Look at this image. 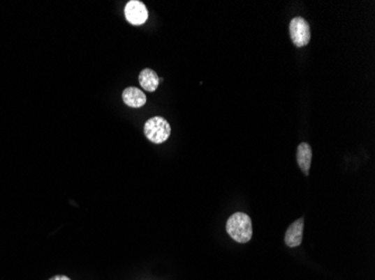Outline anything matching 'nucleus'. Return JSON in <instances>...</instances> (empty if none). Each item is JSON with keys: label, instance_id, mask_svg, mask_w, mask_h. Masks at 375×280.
<instances>
[{"label": "nucleus", "instance_id": "f257e3e1", "mask_svg": "<svg viewBox=\"0 0 375 280\" xmlns=\"http://www.w3.org/2000/svg\"><path fill=\"white\" fill-rule=\"evenodd\" d=\"M226 231L229 237L236 242H249L253 235L252 220L243 212L234 213L227 221Z\"/></svg>", "mask_w": 375, "mask_h": 280}, {"label": "nucleus", "instance_id": "f03ea898", "mask_svg": "<svg viewBox=\"0 0 375 280\" xmlns=\"http://www.w3.org/2000/svg\"><path fill=\"white\" fill-rule=\"evenodd\" d=\"M144 134L149 141L162 143L169 139L170 134H171V126L164 118H151L144 126Z\"/></svg>", "mask_w": 375, "mask_h": 280}, {"label": "nucleus", "instance_id": "7ed1b4c3", "mask_svg": "<svg viewBox=\"0 0 375 280\" xmlns=\"http://www.w3.org/2000/svg\"><path fill=\"white\" fill-rule=\"evenodd\" d=\"M290 36L297 47L308 45L311 38L310 26L304 18L295 17L290 23Z\"/></svg>", "mask_w": 375, "mask_h": 280}, {"label": "nucleus", "instance_id": "20e7f679", "mask_svg": "<svg viewBox=\"0 0 375 280\" xmlns=\"http://www.w3.org/2000/svg\"><path fill=\"white\" fill-rule=\"evenodd\" d=\"M125 17L132 25L140 26L147 22L149 12L147 6L138 0H131L125 6Z\"/></svg>", "mask_w": 375, "mask_h": 280}, {"label": "nucleus", "instance_id": "39448f33", "mask_svg": "<svg viewBox=\"0 0 375 280\" xmlns=\"http://www.w3.org/2000/svg\"><path fill=\"white\" fill-rule=\"evenodd\" d=\"M304 217H301L299 220L289 226L286 229V235H284V242L286 246L290 248H295L299 247L302 242V237H304Z\"/></svg>", "mask_w": 375, "mask_h": 280}, {"label": "nucleus", "instance_id": "423d86ee", "mask_svg": "<svg viewBox=\"0 0 375 280\" xmlns=\"http://www.w3.org/2000/svg\"><path fill=\"white\" fill-rule=\"evenodd\" d=\"M123 100L128 107L140 108L147 103V95L142 90L138 89L135 86H129L127 89L124 90Z\"/></svg>", "mask_w": 375, "mask_h": 280}, {"label": "nucleus", "instance_id": "0eeeda50", "mask_svg": "<svg viewBox=\"0 0 375 280\" xmlns=\"http://www.w3.org/2000/svg\"><path fill=\"white\" fill-rule=\"evenodd\" d=\"M312 150L309 143H301L297 150V160L301 171L306 176L309 175L310 166H311Z\"/></svg>", "mask_w": 375, "mask_h": 280}, {"label": "nucleus", "instance_id": "6e6552de", "mask_svg": "<svg viewBox=\"0 0 375 280\" xmlns=\"http://www.w3.org/2000/svg\"><path fill=\"white\" fill-rule=\"evenodd\" d=\"M138 80H140V86L147 92H154L158 89L161 82V79L156 75V72L151 69H144L140 72Z\"/></svg>", "mask_w": 375, "mask_h": 280}, {"label": "nucleus", "instance_id": "1a4fd4ad", "mask_svg": "<svg viewBox=\"0 0 375 280\" xmlns=\"http://www.w3.org/2000/svg\"><path fill=\"white\" fill-rule=\"evenodd\" d=\"M49 280H71L69 277H66V276H64V274H57V276H54V277H52L51 279Z\"/></svg>", "mask_w": 375, "mask_h": 280}]
</instances>
